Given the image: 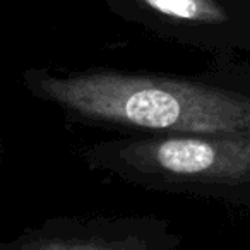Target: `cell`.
<instances>
[{
	"label": "cell",
	"mask_w": 250,
	"mask_h": 250,
	"mask_svg": "<svg viewBox=\"0 0 250 250\" xmlns=\"http://www.w3.org/2000/svg\"><path fill=\"white\" fill-rule=\"evenodd\" d=\"M24 87L69 122L122 136L250 134V91L182 76L29 69Z\"/></svg>",
	"instance_id": "obj_1"
},
{
	"label": "cell",
	"mask_w": 250,
	"mask_h": 250,
	"mask_svg": "<svg viewBox=\"0 0 250 250\" xmlns=\"http://www.w3.org/2000/svg\"><path fill=\"white\" fill-rule=\"evenodd\" d=\"M81 160L144 190L250 208V134L118 136L84 147Z\"/></svg>",
	"instance_id": "obj_2"
},
{
	"label": "cell",
	"mask_w": 250,
	"mask_h": 250,
	"mask_svg": "<svg viewBox=\"0 0 250 250\" xmlns=\"http://www.w3.org/2000/svg\"><path fill=\"white\" fill-rule=\"evenodd\" d=\"M182 236L153 214L59 216L28 228L0 250H180Z\"/></svg>",
	"instance_id": "obj_3"
},
{
	"label": "cell",
	"mask_w": 250,
	"mask_h": 250,
	"mask_svg": "<svg viewBox=\"0 0 250 250\" xmlns=\"http://www.w3.org/2000/svg\"><path fill=\"white\" fill-rule=\"evenodd\" d=\"M149 9L168 19L206 28H223L229 14L218 0H141Z\"/></svg>",
	"instance_id": "obj_4"
}]
</instances>
